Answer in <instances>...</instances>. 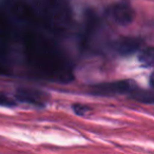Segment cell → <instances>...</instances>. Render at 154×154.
Masks as SVG:
<instances>
[{
  "label": "cell",
  "instance_id": "cell-1",
  "mask_svg": "<svg viewBox=\"0 0 154 154\" xmlns=\"http://www.w3.org/2000/svg\"><path fill=\"white\" fill-rule=\"evenodd\" d=\"M137 88L132 80H122V82H105V84L95 85L92 87V93L96 95L110 96L113 94H122L130 93L132 90Z\"/></svg>",
  "mask_w": 154,
  "mask_h": 154
},
{
  "label": "cell",
  "instance_id": "cell-3",
  "mask_svg": "<svg viewBox=\"0 0 154 154\" xmlns=\"http://www.w3.org/2000/svg\"><path fill=\"white\" fill-rule=\"evenodd\" d=\"M112 16L114 21L119 26H128L134 20L135 12L129 5L118 3L112 9Z\"/></svg>",
  "mask_w": 154,
  "mask_h": 154
},
{
  "label": "cell",
  "instance_id": "cell-7",
  "mask_svg": "<svg viewBox=\"0 0 154 154\" xmlns=\"http://www.w3.org/2000/svg\"><path fill=\"white\" fill-rule=\"evenodd\" d=\"M73 111L75 112V114L79 116H85L87 115V113H89V111H91V109L88 106H85L82 103H74L72 106Z\"/></svg>",
  "mask_w": 154,
  "mask_h": 154
},
{
  "label": "cell",
  "instance_id": "cell-4",
  "mask_svg": "<svg viewBox=\"0 0 154 154\" xmlns=\"http://www.w3.org/2000/svg\"><path fill=\"white\" fill-rule=\"evenodd\" d=\"M45 95L43 93L31 89L20 88L16 92V98L21 103L34 105L36 107H45Z\"/></svg>",
  "mask_w": 154,
  "mask_h": 154
},
{
  "label": "cell",
  "instance_id": "cell-9",
  "mask_svg": "<svg viewBox=\"0 0 154 154\" xmlns=\"http://www.w3.org/2000/svg\"><path fill=\"white\" fill-rule=\"evenodd\" d=\"M152 79H153V75H151V76H150V79H149L150 87H153V84H152Z\"/></svg>",
  "mask_w": 154,
  "mask_h": 154
},
{
  "label": "cell",
  "instance_id": "cell-8",
  "mask_svg": "<svg viewBox=\"0 0 154 154\" xmlns=\"http://www.w3.org/2000/svg\"><path fill=\"white\" fill-rule=\"evenodd\" d=\"M0 106L1 107H7V108H11V107H15L16 103L11 99L10 97H8L5 93L0 92Z\"/></svg>",
  "mask_w": 154,
  "mask_h": 154
},
{
  "label": "cell",
  "instance_id": "cell-5",
  "mask_svg": "<svg viewBox=\"0 0 154 154\" xmlns=\"http://www.w3.org/2000/svg\"><path fill=\"white\" fill-rule=\"evenodd\" d=\"M130 97L134 100H137L139 103H147V105H152L154 103L153 93L150 91L140 90L138 88H135L130 92Z\"/></svg>",
  "mask_w": 154,
  "mask_h": 154
},
{
  "label": "cell",
  "instance_id": "cell-2",
  "mask_svg": "<svg viewBox=\"0 0 154 154\" xmlns=\"http://www.w3.org/2000/svg\"><path fill=\"white\" fill-rule=\"evenodd\" d=\"M141 39L137 37H122L113 43V49L122 56L131 55L137 52L141 47Z\"/></svg>",
  "mask_w": 154,
  "mask_h": 154
},
{
  "label": "cell",
  "instance_id": "cell-6",
  "mask_svg": "<svg viewBox=\"0 0 154 154\" xmlns=\"http://www.w3.org/2000/svg\"><path fill=\"white\" fill-rule=\"evenodd\" d=\"M153 57H154V51L153 48H147L146 50L141 51V53L139 54L138 59L143 66H150L153 63Z\"/></svg>",
  "mask_w": 154,
  "mask_h": 154
}]
</instances>
